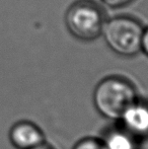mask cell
I'll list each match as a JSON object with an SVG mask.
<instances>
[{"mask_svg":"<svg viewBox=\"0 0 148 149\" xmlns=\"http://www.w3.org/2000/svg\"><path fill=\"white\" fill-rule=\"evenodd\" d=\"M101 4L107 6L113 9H119V8H124L126 6L132 4L136 0H99Z\"/></svg>","mask_w":148,"mask_h":149,"instance_id":"ba28073f","label":"cell"},{"mask_svg":"<svg viewBox=\"0 0 148 149\" xmlns=\"http://www.w3.org/2000/svg\"><path fill=\"white\" fill-rule=\"evenodd\" d=\"M123 129L136 139L148 138V102L137 98L120 119Z\"/></svg>","mask_w":148,"mask_h":149,"instance_id":"277c9868","label":"cell"},{"mask_svg":"<svg viewBox=\"0 0 148 149\" xmlns=\"http://www.w3.org/2000/svg\"><path fill=\"white\" fill-rule=\"evenodd\" d=\"M72 149H104L101 141L92 137L83 138L79 140Z\"/></svg>","mask_w":148,"mask_h":149,"instance_id":"52a82bcc","label":"cell"},{"mask_svg":"<svg viewBox=\"0 0 148 149\" xmlns=\"http://www.w3.org/2000/svg\"><path fill=\"white\" fill-rule=\"evenodd\" d=\"M144 24L136 16L117 14L107 18L101 37L112 52L122 57H134L140 53Z\"/></svg>","mask_w":148,"mask_h":149,"instance_id":"3957f363","label":"cell"},{"mask_svg":"<svg viewBox=\"0 0 148 149\" xmlns=\"http://www.w3.org/2000/svg\"><path fill=\"white\" fill-rule=\"evenodd\" d=\"M8 137L11 145L16 149H33L46 143L43 131L30 121L14 123L10 128Z\"/></svg>","mask_w":148,"mask_h":149,"instance_id":"5b68a950","label":"cell"},{"mask_svg":"<svg viewBox=\"0 0 148 149\" xmlns=\"http://www.w3.org/2000/svg\"><path fill=\"white\" fill-rule=\"evenodd\" d=\"M107 13L95 0H75L67 7L64 24L69 33L81 42H91L101 36Z\"/></svg>","mask_w":148,"mask_h":149,"instance_id":"7a4b0ae2","label":"cell"},{"mask_svg":"<svg viewBox=\"0 0 148 149\" xmlns=\"http://www.w3.org/2000/svg\"><path fill=\"white\" fill-rule=\"evenodd\" d=\"M33 149H54V148H52L51 146L48 145V144L44 143V144H42V145L37 146V147H35V148H33Z\"/></svg>","mask_w":148,"mask_h":149,"instance_id":"30bf717a","label":"cell"},{"mask_svg":"<svg viewBox=\"0 0 148 149\" xmlns=\"http://www.w3.org/2000/svg\"><path fill=\"white\" fill-rule=\"evenodd\" d=\"M140 52H142L148 57V26H144V29H143L142 37H141Z\"/></svg>","mask_w":148,"mask_h":149,"instance_id":"9c48e42d","label":"cell"},{"mask_svg":"<svg viewBox=\"0 0 148 149\" xmlns=\"http://www.w3.org/2000/svg\"><path fill=\"white\" fill-rule=\"evenodd\" d=\"M101 141L104 149H138V139L124 129L113 130Z\"/></svg>","mask_w":148,"mask_h":149,"instance_id":"8992f818","label":"cell"},{"mask_svg":"<svg viewBox=\"0 0 148 149\" xmlns=\"http://www.w3.org/2000/svg\"><path fill=\"white\" fill-rule=\"evenodd\" d=\"M137 100L136 89L126 78L109 76L101 80L93 90V106L101 117L120 121L124 112Z\"/></svg>","mask_w":148,"mask_h":149,"instance_id":"6da1fadb","label":"cell"}]
</instances>
